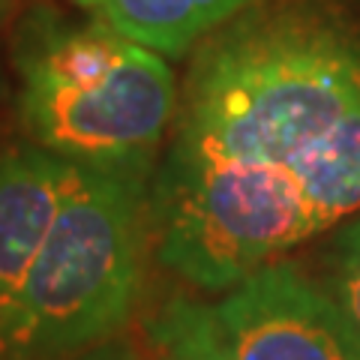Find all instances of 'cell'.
<instances>
[{
  "instance_id": "obj_2",
  "label": "cell",
  "mask_w": 360,
  "mask_h": 360,
  "mask_svg": "<svg viewBox=\"0 0 360 360\" xmlns=\"http://www.w3.org/2000/svg\"><path fill=\"white\" fill-rule=\"evenodd\" d=\"M13 60L18 117L33 144L87 172L150 184L180 96L162 54L96 18L37 9Z\"/></svg>"
},
{
  "instance_id": "obj_10",
  "label": "cell",
  "mask_w": 360,
  "mask_h": 360,
  "mask_svg": "<svg viewBox=\"0 0 360 360\" xmlns=\"http://www.w3.org/2000/svg\"><path fill=\"white\" fill-rule=\"evenodd\" d=\"M15 4H18V0H0V21L9 18V13L15 9Z\"/></svg>"
},
{
  "instance_id": "obj_3",
  "label": "cell",
  "mask_w": 360,
  "mask_h": 360,
  "mask_svg": "<svg viewBox=\"0 0 360 360\" xmlns=\"http://www.w3.org/2000/svg\"><path fill=\"white\" fill-rule=\"evenodd\" d=\"M153 246L150 184L78 168L0 330V360H70L120 336Z\"/></svg>"
},
{
  "instance_id": "obj_9",
  "label": "cell",
  "mask_w": 360,
  "mask_h": 360,
  "mask_svg": "<svg viewBox=\"0 0 360 360\" xmlns=\"http://www.w3.org/2000/svg\"><path fill=\"white\" fill-rule=\"evenodd\" d=\"M70 360H144V354H141L139 342H129V340H123V336H115V340L90 348V352L75 354Z\"/></svg>"
},
{
  "instance_id": "obj_7",
  "label": "cell",
  "mask_w": 360,
  "mask_h": 360,
  "mask_svg": "<svg viewBox=\"0 0 360 360\" xmlns=\"http://www.w3.org/2000/svg\"><path fill=\"white\" fill-rule=\"evenodd\" d=\"M144 360H234L217 307L193 297H172L144 319Z\"/></svg>"
},
{
  "instance_id": "obj_4",
  "label": "cell",
  "mask_w": 360,
  "mask_h": 360,
  "mask_svg": "<svg viewBox=\"0 0 360 360\" xmlns=\"http://www.w3.org/2000/svg\"><path fill=\"white\" fill-rule=\"evenodd\" d=\"M234 360H360V336L297 264L274 262L217 303Z\"/></svg>"
},
{
  "instance_id": "obj_1",
  "label": "cell",
  "mask_w": 360,
  "mask_h": 360,
  "mask_svg": "<svg viewBox=\"0 0 360 360\" xmlns=\"http://www.w3.org/2000/svg\"><path fill=\"white\" fill-rule=\"evenodd\" d=\"M360 213V30L264 0L195 45L150 177L153 252L205 291Z\"/></svg>"
},
{
  "instance_id": "obj_8",
  "label": "cell",
  "mask_w": 360,
  "mask_h": 360,
  "mask_svg": "<svg viewBox=\"0 0 360 360\" xmlns=\"http://www.w3.org/2000/svg\"><path fill=\"white\" fill-rule=\"evenodd\" d=\"M321 288L340 307L345 321L360 336V213L345 222L333 238L328 255H324V279Z\"/></svg>"
},
{
  "instance_id": "obj_5",
  "label": "cell",
  "mask_w": 360,
  "mask_h": 360,
  "mask_svg": "<svg viewBox=\"0 0 360 360\" xmlns=\"http://www.w3.org/2000/svg\"><path fill=\"white\" fill-rule=\"evenodd\" d=\"M75 172L78 165L33 141L0 150V330L21 279L70 195Z\"/></svg>"
},
{
  "instance_id": "obj_6",
  "label": "cell",
  "mask_w": 360,
  "mask_h": 360,
  "mask_svg": "<svg viewBox=\"0 0 360 360\" xmlns=\"http://www.w3.org/2000/svg\"><path fill=\"white\" fill-rule=\"evenodd\" d=\"M90 18L115 27L144 49L180 60L201 39L264 0H72Z\"/></svg>"
}]
</instances>
